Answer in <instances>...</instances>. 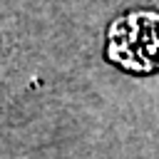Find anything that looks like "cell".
<instances>
[{"mask_svg": "<svg viewBox=\"0 0 159 159\" xmlns=\"http://www.w3.org/2000/svg\"><path fill=\"white\" fill-rule=\"evenodd\" d=\"M107 57L134 75L159 72V12L137 10L112 22Z\"/></svg>", "mask_w": 159, "mask_h": 159, "instance_id": "obj_1", "label": "cell"}]
</instances>
